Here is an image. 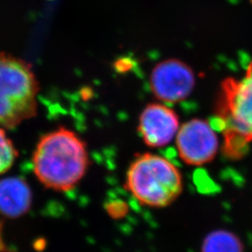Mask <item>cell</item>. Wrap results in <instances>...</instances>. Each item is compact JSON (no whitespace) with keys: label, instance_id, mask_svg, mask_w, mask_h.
<instances>
[{"label":"cell","instance_id":"ba28073f","mask_svg":"<svg viewBox=\"0 0 252 252\" xmlns=\"http://www.w3.org/2000/svg\"><path fill=\"white\" fill-rule=\"evenodd\" d=\"M31 204L32 191L26 180L15 177L0 180V213L3 216H24Z\"/></svg>","mask_w":252,"mask_h":252},{"label":"cell","instance_id":"5b68a950","mask_svg":"<svg viewBox=\"0 0 252 252\" xmlns=\"http://www.w3.org/2000/svg\"><path fill=\"white\" fill-rule=\"evenodd\" d=\"M176 146L180 159L186 164L201 166L216 157L220 141L212 124L193 119L180 126Z\"/></svg>","mask_w":252,"mask_h":252},{"label":"cell","instance_id":"277c9868","mask_svg":"<svg viewBox=\"0 0 252 252\" xmlns=\"http://www.w3.org/2000/svg\"><path fill=\"white\" fill-rule=\"evenodd\" d=\"M38 81L32 66L12 54L0 53V127L14 128L35 117Z\"/></svg>","mask_w":252,"mask_h":252},{"label":"cell","instance_id":"7a4b0ae2","mask_svg":"<svg viewBox=\"0 0 252 252\" xmlns=\"http://www.w3.org/2000/svg\"><path fill=\"white\" fill-rule=\"evenodd\" d=\"M212 126L222 135V152L237 160L248 153L252 143V61L239 79L221 82Z\"/></svg>","mask_w":252,"mask_h":252},{"label":"cell","instance_id":"52a82bcc","mask_svg":"<svg viewBox=\"0 0 252 252\" xmlns=\"http://www.w3.org/2000/svg\"><path fill=\"white\" fill-rule=\"evenodd\" d=\"M180 128V119L175 110L160 103L149 104L138 120V133L151 148L169 144Z\"/></svg>","mask_w":252,"mask_h":252},{"label":"cell","instance_id":"9c48e42d","mask_svg":"<svg viewBox=\"0 0 252 252\" xmlns=\"http://www.w3.org/2000/svg\"><path fill=\"white\" fill-rule=\"evenodd\" d=\"M201 252H244V246L234 233L218 230L207 234L202 244Z\"/></svg>","mask_w":252,"mask_h":252},{"label":"cell","instance_id":"6da1fadb","mask_svg":"<svg viewBox=\"0 0 252 252\" xmlns=\"http://www.w3.org/2000/svg\"><path fill=\"white\" fill-rule=\"evenodd\" d=\"M36 179L48 189H74L89 166L85 142L72 130L59 127L42 135L32 158Z\"/></svg>","mask_w":252,"mask_h":252},{"label":"cell","instance_id":"8992f818","mask_svg":"<svg viewBox=\"0 0 252 252\" xmlns=\"http://www.w3.org/2000/svg\"><path fill=\"white\" fill-rule=\"evenodd\" d=\"M195 76L188 64L170 59L158 63L151 75L153 94L162 102L178 103L189 97L194 89Z\"/></svg>","mask_w":252,"mask_h":252},{"label":"cell","instance_id":"3957f363","mask_svg":"<svg viewBox=\"0 0 252 252\" xmlns=\"http://www.w3.org/2000/svg\"><path fill=\"white\" fill-rule=\"evenodd\" d=\"M126 188L141 205L162 208L179 198L183 189L180 170L162 155L143 153L126 173Z\"/></svg>","mask_w":252,"mask_h":252},{"label":"cell","instance_id":"30bf717a","mask_svg":"<svg viewBox=\"0 0 252 252\" xmlns=\"http://www.w3.org/2000/svg\"><path fill=\"white\" fill-rule=\"evenodd\" d=\"M18 153L3 128L0 127V175L10 169Z\"/></svg>","mask_w":252,"mask_h":252}]
</instances>
